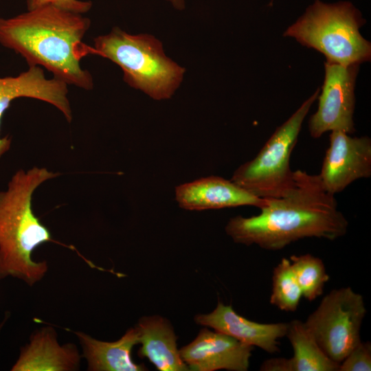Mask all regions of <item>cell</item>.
I'll return each instance as SVG.
<instances>
[{
    "label": "cell",
    "instance_id": "obj_1",
    "mask_svg": "<svg viewBox=\"0 0 371 371\" xmlns=\"http://www.w3.org/2000/svg\"><path fill=\"white\" fill-rule=\"evenodd\" d=\"M266 201L259 214L227 222L225 232L235 243L279 250L305 238L334 240L348 231L346 218L319 175L294 171L293 185L282 196Z\"/></svg>",
    "mask_w": 371,
    "mask_h": 371
},
{
    "label": "cell",
    "instance_id": "obj_2",
    "mask_svg": "<svg viewBox=\"0 0 371 371\" xmlns=\"http://www.w3.org/2000/svg\"><path fill=\"white\" fill-rule=\"evenodd\" d=\"M90 25L82 14L45 5L0 17V44L20 54L29 66L42 67L68 85L91 90L92 76L80 66L82 58L93 54V47L82 42Z\"/></svg>",
    "mask_w": 371,
    "mask_h": 371
},
{
    "label": "cell",
    "instance_id": "obj_3",
    "mask_svg": "<svg viewBox=\"0 0 371 371\" xmlns=\"http://www.w3.org/2000/svg\"><path fill=\"white\" fill-rule=\"evenodd\" d=\"M57 176L45 168L19 170L0 191V280L10 276L32 286L47 272V262L34 260L32 254L41 245L56 241L34 214L32 196L42 183Z\"/></svg>",
    "mask_w": 371,
    "mask_h": 371
},
{
    "label": "cell",
    "instance_id": "obj_4",
    "mask_svg": "<svg viewBox=\"0 0 371 371\" xmlns=\"http://www.w3.org/2000/svg\"><path fill=\"white\" fill-rule=\"evenodd\" d=\"M92 47L93 54L121 68L127 85L153 100L170 99L183 80L186 69L166 56L162 43L153 35L131 34L114 27L95 37Z\"/></svg>",
    "mask_w": 371,
    "mask_h": 371
},
{
    "label": "cell",
    "instance_id": "obj_5",
    "mask_svg": "<svg viewBox=\"0 0 371 371\" xmlns=\"http://www.w3.org/2000/svg\"><path fill=\"white\" fill-rule=\"evenodd\" d=\"M366 21L350 2L316 0L284 33L323 54L327 63L341 65L370 61L371 44L359 32Z\"/></svg>",
    "mask_w": 371,
    "mask_h": 371
},
{
    "label": "cell",
    "instance_id": "obj_6",
    "mask_svg": "<svg viewBox=\"0 0 371 371\" xmlns=\"http://www.w3.org/2000/svg\"><path fill=\"white\" fill-rule=\"evenodd\" d=\"M319 93L317 89L276 129L253 159L240 165L234 171L230 180L259 198L282 196L293 183L291 155L297 142L303 122Z\"/></svg>",
    "mask_w": 371,
    "mask_h": 371
},
{
    "label": "cell",
    "instance_id": "obj_7",
    "mask_svg": "<svg viewBox=\"0 0 371 371\" xmlns=\"http://www.w3.org/2000/svg\"><path fill=\"white\" fill-rule=\"evenodd\" d=\"M366 313L363 296L343 287L325 295L304 324L325 354L339 364L361 341Z\"/></svg>",
    "mask_w": 371,
    "mask_h": 371
},
{
    "label": "cell",
    "instance_id": "obj_8",
    "mask_svg": "<svg viewBox=\"0 0 371 371\" xmlns=\"http://www.w3.org/2000/svg\"><path fill=\"white\" fill-rule=\"evenodd\" d=\"M322 92L317 97L318 107L308 121L313 138L333 131L355 133L353 115L355 87L359 65H341L326 62Z\"/></svg>",
    "mask_w": 371,
    "mask_h": 371
},
{
    "label": "cell",
    "instance_id": "obj_9",
    "mask_svg": "<svg viewBox=\"0 0 371 371\" xmlns=\"http://www.w3.org/2000/svg\"><path fill=\"white\" fill-rule=\"evenodd\" d=\"M342 131H330L320 180L325 190L335 195L356 180L371 176V139L352 137Z\"/></svg>",
    "mask_w": 371,
    "mask_h": 371
},
{
    "label": "cell",
    "instance_id": "obj_10",
    "mask_svg": "<svg viewBox=\"0 0 371 371\" xmlns=\"http://www.w3.org/2000/svg\"><path fill=\"white\" fill-rule=\"evenodd\" d=\"M254 347L208 328L179 350L181 359L192 371H246Z\"/></svg>",
    "mask_w": 371,
    "mask_h": 371
},
{
    "label": "cell",
    "instance_id": "obj_11",
    "mask_svg": "<svg viewBox=\"0 0 371 371\" xmlns=\"http://www.w3.org/2000/svg\"><path fill=\"white\" fill-rule=\"evenodd\" d=\"M68 85L55 78L48 79L39 66L29 69L14 77L0 78V125L2 115L12 100L30 98L49 103L58 109L70 122L72 112L68 99ZM11 139L0 137V158L9 150Z\"/></svg>",
    "mask_w": 371,
    "mask_h": 371
},
{
    "label": "cell",
    "instance_id": "obj_12",
    "mask_svg": "<svg viewBox=\"0 0 371 371\" xmlns=\"http://www.w3.org/2000/svg\"><path fill=\"white\" fill-rule=\"evenodd\" d=\"M175 199L187 210H216L251 205L264 206L266 199L259 198L221 177L210 176L175 188Z\"/></svg>",
    "mask_w": 371,
    "mask_h": 371
},
{
    "label": "cell",
    "instance_id": "obj_13",
    "mask_svg": "<svg viewBox=\"0 0 371 371\" xmlns=\"http://www.w3.org/2000/svg\"><path fill=\"white\" fill-rule=\"evenodd\" d=\"M194 321L270 354L280 351L278 339L286 336L289 326V323L252 322L239 315L231 305L221 302L212 312L196 315Z\"/></svg>",
    "mask_w": 371,
    "mask_h": 371
},
{
    "label": "cell",
    "instance_id": "obj_14",
    "mask_svg": "<svg viewBox=\"0 0 371 371\" xmlns=\"http://www.w3.org/2000/svg\"><path fill=\"white\" fill-rule=\"evenodd\" d=\"M81 356L76 345H60L54 329L35 330L22 347L12 371H73L80 368Z\"/></svg>",
    "mask_w": 371,
    "mask_h": 371
},
{
    "label": "cell",
    "instance_id": "obj_15",
    "mask_svg": "<svg viewBox=\"0 0 371 371\" xmlns=\"http://www.w3.org/2000/svg\"><path fill=\"white\" fill-rule=\"evenodd\" d=\"M141 347L137 355L147 358L159 371H188L177 346V336L170 322L159 315L145 316L135 326Z\"/></svg>",
    "mask_w": 371,
    "mask_h": 371
},
{
    "label": "cell",
    "instance_id": "obj_16",
    "mask_svg": "<svg viewBox=\"0 0 371 371\" xmlns=\"http://www.w3.org/2000/svg\"><path fill=\"white\" fill-rule=\"evenodd\" d=\"M286 336L293 350L291 358H271L265 361L261 371H338L339 364L330 359L319 347L304 322L289 323Z\"/></svg>",
    "mask_w": 371,
    "mask_h": 371
},
{
    "label": "cell",
    "instance_id": "obj_17",
    "mask_svg": "<svg viewBox=\"0 0 371 371\" xmlns=\"http://www.w3.org/2000/svg\"><path fill=\"white\" fill-rule=\"evenodd\" d=\"M82 349V356L87 361L89 371H144L146 367L135 363L131 357L133 346L139 344L136 326L126 330L115 341H104L90 335L75 331Z\"/></svg>",
    "mask_w": 371,
    "mask_h": 371
},
{
    "label": "cell",
    "instance_id": "obj_18",
    "mask_svg": "<svg viewBox=\"0 0 371 371\" xmlns=\"http://www.w3.org/2000/svg\"><path fill=\"white\" fill-rule=\"evenodd\" d=\"M289 260L302 296L311 302L322 295L330 278L323 261L310 254L293 255Z\"/></svg>",
    "mask_w": 371,
    "mask_h": 371
},
{
    "label": "cell",
    "instance_id": "obj_19",
    "mask_svg": "<svg viewBox=\"0 0 371 371\" xmlns=\"http://www.w3.org/2000/svg\"><path fill=\"white\" fill-rule=\"evenodd\" d=\"M302 297L289 259L283 258L273 269L269 302L284 311H295Z\"/></svg>",
    "mask_w": 371,
    "mask_h": 371
},
{
    "label": "cell",
    "instance_id": "obj_20",
    "mask_svg": "<svg viewBox=\"0 0 371 371\" xmlns=\"http://www.w3.org/2000/svg\"><path fill=\"white\" fill-rule=\"evenodd\" d=\"M371 344L360 341L339 363L338 371H370Z\"/></svg>",
    "mask_w": 371,
    "mask_h": 371
},
{
    "label": "cell",
    "instance_id": "obj_21",
    "mask_svg": "<svg viewBox=\"0 0 371 371\" xmlns=\"http://www.w3.org/2000/svg\"><path fill=\"white\" fill-rule=\"evenodd\" d=\"M53 5L78 14H85L92 7L91 1L82 0H27V10L33 9L45 5Z\"/></svg>",
    "mask_w": 371,
    "mask_h": 371
},
{
    "label": "cell",
    "instance_id": "obj_22",
    "mask_svg": "<svg viewBox=\"0 0 371 371\" xmlns=\"http://www.w3.org/2000/svg\"><path fill=\"white\" fill-rule=\"evenodd\" d=\"M177 10H183L186 8V0H165Z\"/></svg>",
    "mask_w": 371,
    "mask_h": 371
},
{
    "label": "cell",
    "instance_id": "obj_23",
    "mask_svg": "<svg viewBox=\"0 0 371 371\" xmlns=\"http://www.w3.org/2000/svg\"><path fill=\"white\" fill-rule=\"evenodd\" d=\"M8 314L7 313L5 315V317L3 318V320L0 324V332L1 331V329H2L3 326H4L5 322L8 320Z\"/></svg>",
    "mask_w": 371,
    "mask_h": 371
}]
</instances>
